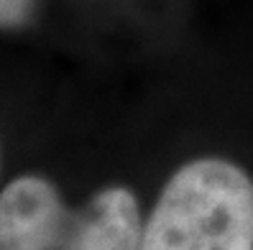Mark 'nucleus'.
<instances>
[{"label": "nucleus", "mask_w": 253, "mask_h": 250, "mask_svg": "<svg viewBox=\"0 0 253 250\" xmlns=\"http://www.w3.org/2000/svg\"><path fill=\"white\" fill-rule=\"evenodd\" d=\"M143 219L128 186H105L82 210L59 189L23 174L0 192V250H141Z\"/></svg>", "instance_id": "1"}, {"label": "nucleus", "mask_w": 253, "mask_h": 250, "mask_svg": "<svg viewBox=\"0 0 253 250\" xmlns=\"http://www.w3.org/2000/svg\"><path fill=\"white\" fill-rule=\"evenodd\" d=\"M141 250H253V179L225 158L179 166L146 219Z\"/></svg>", "instance_id": "2"}, {"label": "nucleus", "mask_w": 253, "mask_h": 250, "mask_svg": "<svg viewBox=\"0 0 253 250\" xmlns=\"http://www.w3.org/2000/svg\"><path fill=\"white\" fill-rule=\"evenodd\" d=\"M36 13V0H0V31L21 28L31 23Z\"/></svg>", "instance_id": "3"}]
</instances>
